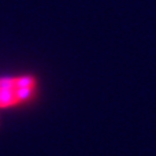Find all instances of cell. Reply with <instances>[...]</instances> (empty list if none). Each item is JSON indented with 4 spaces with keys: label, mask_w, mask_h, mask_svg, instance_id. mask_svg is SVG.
I'll use <instances>...</instances> for the list:
<instances>
[{
    "label": "cell",
    "mask_w": 156,
    "mask_h": 156,
    "mask_svg": "<svg viewBox=\"0 0 156 156\" xmlns=\"http://www.w3.org/2000/svg\"><path fill=\"white\" fill-rule=\"evenodd\" d=\"M40 92V78L32 71L0 76V110L34 101Z\"/></svg>",
    "instance_id": "cell-1"
}]
</instances>
